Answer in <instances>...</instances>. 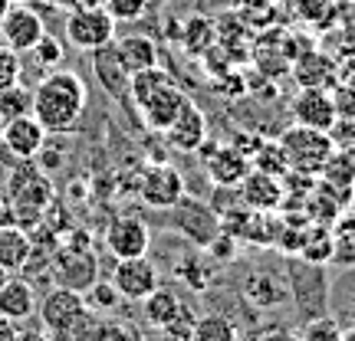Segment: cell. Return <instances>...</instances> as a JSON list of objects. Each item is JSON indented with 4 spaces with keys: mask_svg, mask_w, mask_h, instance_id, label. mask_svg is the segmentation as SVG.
I'll return each mask as SVG.
<instances>
[{
    "mask_svg": "<svg viewBox=\"0 0 355 341\" xmlns=\"http://www.w3.org/2000/svg\"><path fill=\"white\" fill-rule=\"evenodd\" d=\"M329 95L332 105H336V118L339 122H355V89L343 86V82H332Z\"/></svg>",
    "mask_w": 355,
    "mask_h": 341,
    "instance_id": "cell-34",
    "label": "cell"
},
{
    "mask_svg": "<svg viewBox=\"0 0 355 341\" xmlns=\"http://www.w3.org/2000/svg\"><path fill=\"white\" fill-rule=\"evenodd\" d=\"M250 158H254V161H250V167L263 171V174L283 177L286 171H290L286 158H283V148H279L277 141H260V145H257V151L250 154Z\"/></svg>",
    "mask_w": 355,
    "mask_h": 341,
    "instance_id": "cell-28",
    "label": "cell"
},
{
    "mask_svg": "<svg viewBox=\"0 0 355 341\" xmlns=\"http://www.w3.org/2000/svg\"><path fill=\"white\" fill-rule=\"evenodd\" d=\"M102 0H69V10H73V7H99Z\"/></svg>",
    "mask_w": 355,
    "mask_h": 341,
    "instance_id": "cell-43",
    "label": "cell"
},
{
    "mask_svg": "<svg viewBox=\"0 0 355 341\" xmlns=\"http://www.w3.org/2000/svg\"><path fill=\"white\" fill-rule=\"evenodd\" d=\"M56 269H60V286H66V289L86 292L96 282V259L86 250H66Z\"/></svg>",
    "mask_w": 355,
    "mask_h": 341,
    "instance_id": "cell-22",
    "label": "cell"
},
{
    "mask_svg": "<svg viewBox=\"0 0 355 341\" xmlns=\"http://www.w3.org/2000/svg\"><path fill=\"white\" fill-rule=\"evenodd\" d=\"M290 112H293V122H296V125H306V128L336 131V125H339L329 89H316V86L300 89V95L293 99Z\"/></svg>",
    "mask_w": 355,
    "mask_h": 341,
    "instance_id": "cell-8",
    "label": "cell"
},
{
    "mask_svg": "<svg viewBox=\"0 0 355 341\" xmlns=\"http://www.w3.org/2000/svg\"><path fill=\"white\" fill-rule=\"evenodd\" d=\"M165 135H168V141H171V148H178V151H198V145H201L211 131H207V118H204V112L188 99L184 105H181L178 118L165 128Z\"/></svg>",
    "mask_w": 355,
    "mask_h": 341,
    "instance_id": "cell-14",
    "label": "cell"
},
{
    "mask_svg": "<svg viewBox=\"0 0 355 341\" xmlns=\"http://www.w3.org/2000/svg\"><path fill=\"white\" fill-rule=\"evenodd\" d=\"M188 341H237V325L224 315H201L194 318Z\"/></svg>",
    "mask_w": 355,
    "mask_h": 341,
    "instance_id": "cell-26",
    "label": "cell"
},
{
    "mask_svg": "<svg viewBox=\"0 0 355 341\" xmlns=\"http://www.w3.org/2000/svg\"><path fill=\"white\" fill-rule=\"evenodd\" d=\"M336 82L355 89V56H349V59H343V63L336 66Z\"/></svg>",
    "mask_w": 355,
    "mask_h": 341,
    "instance_id": "cell-37",
    "label": "cell"
},
{
    "mask_svg": "<svg viewBox=\"0 0 355 341\" xmlns=\"http://www.w3.org/2000/svg\"><path fill=\"white\" fill-rule=\"evenodd\" d=\"M83 299H86V308H92V312H99L102 315V312H112L122 295L115 292L112 282H99V279H96V282L83 292Z\"/></svg>",
    "mask_w": 355,
    "mask_h": 341,
    "instance_id": "cell-31",
    "label": "cell"
},
{
    "mask_svg": "<svg viewBox=\"0 0 355 341\" xmlns=\"http://www.w3.org/2000/svg\"><path fill=\"white\" fill-rule=\"evenodd\" d=\"M139 194H141V201L158 207V210H171L184 197V177L178 174L171 165H152L141 174Z\"/></svg>",
    "mask_w": 355,
    "mask_h": 341,
    "instance_id": "cell-12",
    "label": "cell"
},
{
    "mask_svg": "<svg viewBox=\"0 0 355 341\" xmlns=\"http://www.w3.org/2000/svg\"><path fill=\"white\" fill-rule=\"evenodd\" d=\"M178 37H181V43H184L191 53H204L214 43V24L204 20V17H194V20L184 24V30H181Z\"/></svg>",
    "mask_w": 355,
    "mask_h": 341,
    "instance_id": "cell-30",
    "label": "cell"
},
{
    "mask_svg": "<svg viewBox=\"0 0 355 341\" xmlns=\"http://www.w3.org/2000/svg\"><path fill=\"white\" fill-rule=\"evenodd\" d=\"M20 73H24L20 53H13L10 46L0 43V89L10 86V82H20Z\"/></svg>",
    "mask_w": 355,
    "mask_h": 341,
    "instance_id": "cell-35",
    "label": "cell"
},
{
    "mask_svg": "<svg viewBox=\"0 0 355 341\" xmlns=\"http://www.w3.org/2000/svg\"><path fill=\"white\" fill-rule=\"evenodd\" d=\"M46 145V128L37 122V115H20L3 122V148L13 161H33L40 154V148Z\"/></svg>",
    "mask_w": 355,
    "mask_h": 341,
    "instance_id": "cell-10",
    "label": "cell"
},
{
    "mask_svg": "<svg viewBox=\"0 0 355 341\" xmlns=\"http://www.w3.org/2000/svg\"><path fill=\"white\" fill-rule=\"evenodd\" d=\"M30 112H33V89H26L24 82H10V86L0 89V118L3 122Z\"/></svg>",
    "mask_w": 355,
    "mask_h": 341,
    "instance_id": "cell-27",
    "label": "cell"
},
{
    "mask_svg": "<svg viewBox=\"0 0 355 341\" xmlns=\"http://www.w3.org/2000/svg\"><path fill=\"white\" fill-rule=\"evenodd\" d=\"M105 335H109V322L99 318V312L86 308V315L79 318L60 341H105Z\"/></svg>",
    "mask_w": 355,
    "mask_h": 341,
    "instance_id": "cell-29",
    "label": "cell"
},
{
    "mask_svg": "<svg viewBox=\"0 0 355 341\" xmlns=\"http://www.w3.org/2000/svg\"><path fill=\"white\" fill-rule=\"evenodd\" d=\"M46 3H53V7H69V0H46Z\"/></svg>",
    "mask_w": 355,
    "mask_h": 341,
    "instance_id": "cell-45",
    "label": "cell"
},
{
    "mask_svg": "<svg viewBox=\"0 0 355 341\" xmlns=\"http://www.w3.org/2000/svg\"><path fill=\"white\" fill-rule=\"evenodd\" d=\"M7 194H10V201H13V220L20 223L26 214L40 216V210L46 207L53 190H50V181L40 174L30 161H20V167L7 181Z\"/></svg>",
    "mask_w": 355,
    "mask_h": 341,
    "instance_id": "cell-5",
    "label": "cell"
},
{
    "mask_svg": "<svg viewBox=\"0 0 355 341\" xmlns=\"http://www.w3.org/2000/svg\"><path fill=\"white\" fill-rule=\"evenodd\" d=\"M13 341H50V335L46 331H17Z\"/></svg>",
    "mask_w": 355,
    "mask_h": 341,
    "instance_id": "cell-42",
    "label": "cell"
},
{
    "mask_svg": "<svg viewBox=\"0 0 355 341\" xmlns=\"http://www.w3.org/2000/svg\"><path fill=\"white\" fill-rule=\"evenodd\" d=\"M286 282L279 276H273V273H250V276L243 279V295L250 299V302H257L260 308H273V305H279L283 299H286Z\"/></svg>",
    "mask_w": 355,
    "mask_h": 341,
    "instance_id": "cell-24",
    "label": "cell"
},
{
    "mask_svg": "<svg viewBox=\"0 0 355 341\" xmlns=\"http://www.w3.org/2000/svg\"><path fill=\"white\" fill-rule=\"evenodd\" d=\"M188 102V95L178 89V82H171V86L158 89L152 99H145L139 105L141 118H145V125L152 128V131H165L171 122L178 118V112H181V105Z\"/></svg>",
    "mask_w": 355,
    "mask_h": 341,
    "instance_id": "cell-15",
    "label": "cell"
},
{
    "mask_svg": "<svg viewBox=\"0 0 355 341\" xmlns=\"http://www.w3.org/2000/svg\"><path fill=\"white\" fill-rule=\"evenodd\" d=\"M83 315H86V299H83V292L66 289V286H56V289L40 302V322H43V331H46L53 341L63 338L66 331L73 329Z\"/></svg>",
    "mask_w": 355,
    "mask_h": 341,
    "instance_id": "cell-6",
    "label": "cell"
},
{
    "mask_svg": "<svg viewBox=\"0 0 355 341\" xmlns=\"http://www.w3.org/2000/svg\"><path fill=\"white\" fill-rule=\"evenodd\" d=\"M0 223H17L13 220V201L7 194V187H0Z\"/></svg>",
    "mask_w": 355,
    "mask_h": 341,
    "instance_id": "cell-38",
    "label": "cell"
},
{
    "mask_svg": "<svg viewBox=\"0 0 355 341\" xmlns=\"http://www.w3.org/2000/svg\"><path fill=\"white\" fill-rule=\"evenodd\" d=\"M13 273H7V269H3V266H0V289H3V282H7V279H10Z\"/></svg>",
    "mask_w": 355,
    "mask_h": 341,
    "instance_id": "cell-44",
    "label": "cell"
},
{
    "mask_svg": "<svg viewBox=\"0 0 355 341\" xmlns=\"http://www.w3.org/2000/svg\"><path fill=\"white\" fill-rule=\"evenodd\" d=\"M343 341H355V329L349 331V335H343Z\"/></svg>",
    "mask_w": 355,
    "mask_h": 341,
    "instance_id": "cell-47",
    "label": "cell"
},
{
    "mask_svg": "<svg viewBox=\"0 0 355 341\" xmlns=\"http://www.w3.org/2000/svg\"><path fill=\"white\" fill-rule=\"evenodd\" d=\"M171 223H175V230L184 240L194 243V246H201V250H207V246L224 233L220 214L211 210V207L201 201H191V197H181V201L171 207Z\"/></svg>",
    "mask_w": 355,
    "mask_h": 341,
    "instance_id": "cell-3",
    "label": "cell"
},
{
    "mask_svg": "<svg viewBox=\"0 0 355 341\" xmlns=\"http://www.w3.org/2000/svg\"><path fill=\"white\" fill-rule=\"evenodd\" d=\"M92 69H96V79H99L102 89H105L112 99H125L128 95V73L122 69V63H119L112 43L92 50Z\"/></svg>",
    "mask_w": 355,
    "mask_h": 341,
    "instance_id": "cell-20",
    "label": "cell"
},
{
    "mask_svg": "<svg viewBox=\"0 0 355 341\" xmlns=\"http://www.w3.org/2000/svg\"><path fill=\"white\" fill-rule=\"evenodd\" d=\"M241 197L250 210H257V214H273L279 203H283L286 190H283V181H279V177L263 174V171L250 167L247 177L241 181Z\"/></svg>",
    "mask_w": 355,
    "mask_h": 341,
    "instance_id": "cell-13",
    "label": "cell"
},
{
    "mask_svg": "<svg viewBox=\"0 0 355 341\" xmlns=\"http://www.w3.org/2000/svg\"><path fill=\"white\" fill-rule=\"evenodd\" d=\"M115 292L128 299V302H141L148 292L158 286V269L148 256H132V259H119L112 273Z\"/></svg>",
    "mask_w": 355,
    "mask_h": 341,
    "instance_id": "cell-9",
    "label": "cell"
},
{
    "mask_svg": "<svg viewBox=\"0 0 355 341\" xmlns=\"http://www.w3.org/2000/svg\"><path fill=\"white\" fill-rule=\"evenodd\" d=\"M10 3H33V0H10Z\"/></svg>",
    "mask_w": 355,
    "mask_h": 341,
    "instance_id": "cell-49",
    "label": "cell"
},
{
    "mask_svg": "<svg viewBox=\"0 0 355 341\" xmlns=\"http://www.w3.org/2000/svg\"><path fill=\"white\" fill-rule=\"evenodd\" d=\"M300 341H343V329L336 325V318L316 315L309 325H306V331H303V338Z\"/></svg>",
    "mask_w": 355,
    "mask_h": 341,
    "instance_id": "cell-33",
    "label": "cell"
},
{
    "mask_svg": "<svg viewBox=\"0 0 355 341\" xmlns=\"http://www.w3.org/2000/svg\"><path fill=\"white\" fill-rule=\"evenodd\" d=\"M37 308V295H33V286L26 279H7L3 289H0V315L10 318V322H26Z\"/></svg>",
    "mask_w": 355,
    "mask_h": 341,
    "instance_id": "cell-21",
    "label": "cell"
},
{
    "mask_svg": "<svg viewBox=\"0 0 355 341\" xmlns=\"http://www.w3.org/2000/svg\"><path fill=\"white\" fill-rule=\"evenodd\" d=\"M105 341H139V338H135V331L125 329V325H109V335H105Z\"/></svg>",
    "mask_w": 355,
    "mask_h": 341,
    "instance_id": "cell-39",
    "label": "cell"
},
{
    "mask_svg": "<svg viewBox=\"0 0 355 341\" xmlns=\"http://www.w3.org/2000/svg\"><path fill=\"white\" fill-rule=\"evenodd\" d=\"M336 59L322 50H306L293 59V76H296V86H316V89H329L336 82Z\"/></svg>",
    "mask_w": 355,
    "mask_h": 341,
    "instance_id": "cell-16",
    "label": "cell"
},
{
    "mask_svg": "<svg viewBox=\"0 0 355 341\" xmlns=\"http://www.w3.org/2000/svg\"><path fill=\"white\" fill-rule=\"evenodd\" d=\"M152 243V230L139 216H115L109 230H105V246L115 259H132V256H145Z\"/></svg>",
    "mask_w": 355,
    "mask_h": 341,
    "instance_id": "cell-11",
    "label": "cell"
},
{
    "mask_svg": "<svg viewBox=\"0 0 355 341\" xmlns=\"http://www.w3.org/2000/svg\"><path fill=\"white\" fill-rule=\"evenodd\" d=\"M83 112H86V82L69 69L46 73L33 89V115L46 128V135L73 131Z\"/></svg>",
    "mask_w": 355,
    "mask_h": 341,
    "instance_id": "cell-1",
    "label": "cell"
},
{
    "mask_svg": "<svg viewBox=\"0 0 355 341\" xmlns=\"http://www.w3.org/2000/svg\"><path fill=\"white\" fill-rule=\"evenodd\" d=\"M115 37V20L109 17L105 7H73L66 17V39L83 53H92L112 43Z\"/></svg>",
    "mask_w": 355,
    "mask_h": 341,
    "instance_id": "cell-4",
    "label": "cell"
},
{
    "mask_svg": "<svg viewBox=\"0 0 355 341\" xmlns=\"http://www.w3.org/2000/svg\"><path fill=\"white\" fill-rule=\"evenodd\" d=\"M181 308H184V305L178 299V292L162 289V286H155V289L141 299V315H145V322L155 325V329H168Z\"/></svg>",
    "mask_w": 355,
    "mask_h": 341,
    "instance_id": "cell-23",
    "label": "cell"
},
{
    "mask_svg": "<svg viewBox=\"0 0 355 341\" xmlns=\"http://www.w3.org/2000/svg\"><path fill=\"white\" fill-rule=\"evenodd\" d=\"M102 7L109 10L115 24H135L145 17L148 10V0H102Z\"/></svg>",
    "mask_w": 355,
    "mask_h": 341,
    "instance_id": "cell-32",
    "label": "cell"
},
{
    "mask_svg": "<svg viewBox=\"0 0 355 341\" xmlns=\"http://www.w3.org/2000/svg\"><path fill=\"white\" fill-rule=\"evenodd\" d=\"M46 33L43 17L30 3H10L7 13L0 17V43L10 46L13 53H30Z\"/></svg>",
    "mask_w": 355,
    "mask_h": 341,
    "instance_id": "cell-7",
    "label": "cell"
},
{
    "mask_svg": "<svg viewBox=\"0 0 355 341\" xmlns=\"http://www.w3.org/2000/svg\"><path fill=\"white\" fill-rule=\"evenodd\" d=\"M112 50L128 76L148 69V66H158V43L152 37H145V33H128V37L115 39Z\"/></svg>",
    "mask_w": 355,
    "mask_h": 341,
    "instance_id": "cell-18",
    "label": "cell"
},
{
    "mask_svg": "<svg viewBox=\"0 0 355 341\" xmlns=\"http://www.w3.org/2000/svg\"><path fill=\"white\" fill-rule=\"evenodd\" d=\"M254 341H300L296 335H290V331L283 329H273V331H263V335H257Z\"/></svg>",
    "mask_w": 355,
    "mask_h": 341,
    "instance_id": "cell-40",
    "label": "cell"
},
{
    "mask_svg": "<svg viewBox=\"0 0 355 341\" xmlns=\"http://www.w3.org/2000/svg\"><path fill=\"white\" fill-rule=\"evenodd\" d=\"M30 53H33V56H37V63L46 66V69H53V66L63 63V46H60V43H56L50 33H43V39H40V43Z\"/></svg>",
    "mask_w": 355,
    "mask_h": 341,
    "instance_id": "cell-36",
    "label": "cell"
},
{
    "mask_svg": "<svg viewBox=\"0 0 355 341\" xmlns=\"http://www.w3.org/2000/svg\"><path fill=\"white\" fill-rule=\"evenodd\" d=\"M300 256H303L309 266L332 263V256H336V237L326 230V223H316L313 230H306L303 246H300Z\"/></svg>",
    "mask_w": 355,
    "mask_h": 341,
    "instance_id": "cell-25",
    "label": "cell"
},
{
    "mask_svg": "<svg viewBox=\"0 0 355 341\" xmlns=\"http://www.w3.org/2000/svg\"><path fill=\"white\" fill-rule=\"evenodd\" d=\"M17 331H20L17 329V322H10V318L0 315V341H13L17 338Z\"/></svg>",
    "mask_w": 355,
    "mask_h": 341,
    "instance_id": "cell-41",
    "label": "cell"
},
{
    "mask_svg": "<svg viewBox=\"0 0 355 341\" xmlns=\"http://www.w3.org/2000/svg\"><path fill=\"white\" fill-rule=\"evenodd\" d=\"M33 256V240L20 223H0V266L7 273H20L26 269Z\"/></svg>",
    "mask_w": 355,
    "mask_h": 341,
    "instance_id": "cell-19",
    "label": "cell"
},
{
    "mask_svg": "<svg viewBox=\"0 0 355 341\" xmlns=\"http://www.w3.org/2000/svg\"><path fill=\"white\" fill-rule=\"evenodd\" d=\"M277 145L283 148V158L293 171H303V174H319L322 165L336 154V135L332 131H319V128H306L296 125L286 128L277 138Z\"/></svg>",
    "mask_w": 355,
    "mask_h": 341,
    "instance_id": "cell-2",
    "label": "cell"
},
{
    "mask_svg": "<svg viewBox=\"0 0 355 341\" xmlns=\"http://www.w3.org/2000/svg\"><path fill=\"white\" fill-rule=\"evenodd\" d=\"M0 148H3V118H0Z\"/></svg>",
    "mask_w": 355,
    "mask_h": 341,
    "instance_id": "cell-48",
    "label": "cell"
},
{
    "mask_svg": "<svg viewBox=\"0 0 355 341\" xmlns=\"http://www.w3.org/2000/svg\"><path fill=\"white\" fill-rule=\"evenodd\" d=\"M7 7H10V0H0V17L7 13Z\"/></svg>",
    "mask_w": 355,
    "mask_h": 341,
    "instance_id": "cell-46",
    "label": "cell"
},
{
    "mask_svg": "<svg viewBox=\"0 0 355 341\" xmlns=\"http://www.w3.org/2000/svg\"><path fill=\"white\" fill-rule=\"evenodd\" d=\"M207 161V177L214 181V187H241V181L250 171V158L241 148H217Z\"/></svg>",
    "mask_w": 355,
    "mask_h": 341,
    "instance_id": "cell-17",
    "label": "cell"
}]
</instances>
